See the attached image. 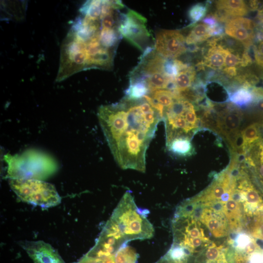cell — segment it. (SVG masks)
<instances>
[{
  "label": "cell",
  "mask_w": 263,
  "mask_h": 263,
  "mask_svg": "<svg viewBox=\"0 0 263 263\" xmlns=\"http://www.w3.org/2000/svg\"><path fill=\"white\" fill-rule=\"evenodd\" d=\"M97 117L112 155L124 169L146 170V155L162 114L145 97L99 107Z\"/></svg>",
  "instance_id": "1"
},
{
  "label": "cell",
  "mask_w": 263,
  "mask_h": 263,
  "mask_svg": "<svg viewBox=\"0 0 263 263\" xmlns=\"http://www.w3.org/2000/svg\"><path fill=\"white\" fill-rule=\"evenodd\" d=\"M102 29L98 20L78 19L73 22L60 47L57 81L81 71L112 68L113 52L102 45Z\"/></svg>",
  "instance_id": "2"
},
{
  "label": "cell",
  "mask_w": 263,
  "mask_h": 263,
  "mask_svg": "<svg viewBox=\"0 0 263 263\" xmlns=\"http://www.w3.org/2000/svg\"><path fill=\"white\" fill-rule=\"evenodd\" d=\"M103 229L123 243L150 239L154 233L153 225L139 212L130 191L124 193Z\"/></svg>",
  "instance_id": "3"
},
{
  "label": "cell",
  "mask_w": 263,
  "mask_h": 263,
  "mask_svg": "<svg viewBox=\"0 0 263 263\" xmlns=\"http://www.w3.org/2000/svg\"><path fill=\"white\" fill-rule=\"evenodd\" d=\"M11 188L22 201L49 208L61 202V198L55 187L51 184L30 178H10Z\"/></svg>",
  "instance_id": "4"
},
{
  "label": "cell",
  "mask_w": 263,
  "mask_h": 263,
  "mask_svg": "<svg viewBox=\"0 0 263 263\" xmlns=\"http://www.w3.org/2000/svg\"><path fill=\"white\" fill-rule=\"evenodd\" d=\"M147 19L136 11L129 9L121 14L118 20L119 33L132 44L142 51L147 47L150 34L147 28Z\"/></svg>",
  "instance_id": "5"
},
{
  "label": "cell",
  "mask_w": 263,
  "mask_h": 263,
  "mask_svg": "<svg viewBox=\"0 0 263 263\" xmlns=\"http://www.w3.org/2000/svg\"><path fill=\"white\" fill-rule=\"evenodd\" d=\"M154 49L163 57L175 59L186 52L185 38L178 30H162L156 34Z\"/></svg>",
  "instance_id": "6"
},
{
  "label": "cell",
  "mask_w": 263,
  "mask_h": 263,
  "mask_svg": "<svg viewBox=\"0 0 263 263\" xmlns=\"http://www.w3.org/2000/svg\"><path fill=\"white\" fill-rule=\"evenodd\" d=\"M256 32V23L247 18H233L225 22V34L242 43L248 50L254 43Z\"/></svg>",
  "instance_id": "7"
},
{
  "label": "cell",
  "mask_w": 263,
  "mask_h": 263,
  "mask_svg": "<svg viewBox=\"0 0 263 263\" xmlns=\"http://www.w3.org/2000/svg\"><path fill=\"white\" fill-rule=\"evenodd\" d=\"M242 113L238 108L227 107L218 114L217 131L228 140L233 148H236L237 139L239 135Z\"/></svg>",
  "instance_id": "8"
},
{
  "label": "cell",
  "mask_w": 263,
  "mask_h": 263,
  "mask_svg": "<svg viewBox=\"0 0 263 263\" xmlns=\"http://www.w3.org/2000/svg\"><path fill=\"white\" fill-rule=\"evenodd\" d=\"M19 244L34 263H65L57 251L42 241H24Z\"/></svg>",
  "instance_id": "9"
},
{
  "label": "cell",
  "mask_w": 263,
  "mask_h": 263,
  "mask_svg": "<svg viewBox=\"0 0 263 263\" xmlns=\"http://www.w3.org/2000/svg\"><path fill=\"white\" fill-rule=\"evenodd\" d=\"M217 11L213 15L219 22L247 14L248 5L242 0H220L215 2Z\"/></svg>",
  "instance_id": "10"
},
{
  "label": "cell",
  "mask_w": 263,
  "mask_h": 263,
  "mask_svg": "<svg viewBox=\"0 0 263 263\" xmlns=\"http://www.w3.org/2000/svg\"><path fill=\"white\" fill-rule=\"evenodd\" d=\"M245 152L246 162L263 192V137L252 145Z\"/></svg>",
  "instance_id": "11"
},
{
  "label": "cell",
  "mask_w": 263,
  "mask_h": 263,
  "mask_svg": "<svg viewBox=\"0 0 263 263\" xmlns=\"http://www.w3.org/2000/svg\"><path fill=\"white\" fill-rule=\"evenodd\" d=\"M207 45L208 47L203 60L198 64V67L223 70L225 64V49L218 43L214 38L209 40Z\"/></svg>",
  "instance_id": "12"
},
{
  "label": "cell",
  "mask_w": 263,
  "mask_h": 263,
  "mask_svg": "<svg viewBox=\"0 0 263 263\" xmlns=\"http://www.w3.org/2000/svg\"><path fill=\"white\" fill-rule=\"evenodd\" d=\"M200 222L206 225L215 238L223 237L228 233L227 221L224 213L205 207Z\"/></svg>",
  "instance_id": "13"
},
{
  "label": "cell",
  "mask_w": 263,
  "mask_h": 263,
  "mask_svg": "<svg viewBox=\"0 0 263 263\" xmlns=\"http://www.w3.org/2000/svg\"><path fill=\"white\" fill-rule=\"evenodd\" d=\"M145 80L140 76L130 75V85L125 92V97L131 100L143 98L149 94Z\"/></svg>",
  "instance_id": "14"
},
{
  "label": "cell",
  "mask_w": 263,
  "mask_h": 263,
  "mask_svg": "<svg viewBox=\"0 0 263 263\" xmlns=\"http://www.w3.org/2000/svg\"><path fill=\"white\" fill-rule=\"evenodd\" d=\"M229 100L234 105L239 107L251 106L254 100L252 88L241 86L229 94Z\"/></svg>",
  "instance_id": "15"
},
{
  "label": "cell",
  "mask_w": 263,
  "mask_h": 263,
  "mask_svg": "<svg viewBox=\"0 0 263 263\" xmlns=\"http://www.w3.org/2000/svg\"><path fill=\"white\" fill-rule=\"evenodd\" d=\"M196 72L192 66H188L179 72L174 79L176 91L180 94L190 89L194 81Z\"/></svg>",
  "instance_id": "16"
},
{
  "label": "cell",
  "mask_w": 263,
  "mask_h": 263,
  "mask_svg": "<svg viewBox=\"0 0 263 263\" xmlns=\"http://www.w3.org/2000/svg\"><path fill=\"white\" fill-rule=\"evenodd\" d=\"M210 37H211V35L209 26L204 23H199L194 25L187 36L186 44L188 46L197 45Z\"/></svg>",
  "instance_id": "17"
},
{
  "label": "cell",
  "mask_w": 263,
  "mask_h": 263,
  "mask_svg": "<svg viewBox=\"0 0 263 263\" xmlns=\"http://www.w3.org/2000/svg\"><path fill=\"white\" fill-rule=\"evenodd\" d=\"M242 142L241 149L243 152L245 151L261 137V131L258 122L253 123L246 127L241 132Z\"/></svg>",
  "instance_id": "18"
},
{
  "label": "cell",
  "mask_w": 263,
  "mask_h": 263,
  "mask_svg": "<svg viewBox=\"0 0 263 263\" xmlns=\"http://www.w3.org/2000/svg\"><path fill=\"white\" fill-rule=\"evenodd\" d=\"M167 148L175 154L187 156L193 153V148L190 139L186 138H177L166 145Z\"/></svg>",
  "instance_id": "19"
},
{
  "label": "cell",
  "mask_w": 263,
  "mask_h": 263,
  "mask_svg": "<svg viewBox=\"0 0 263 263\" xmlns=\"http://www.w3.org/2000/svg\"><path fill=\"white\" fill-rule=\"evenodd\" d=\"M207 9L206 3H197L192 6L188 10V17L191 21V25L201 20L206 16Z\"/></svg>",
  "instance_id": "20"
},
{
  "label": "cell",
  "mask_w": 263,
  "mask_h": 263,
  "mask_svg": "<svg viewBox=\"0 0 263 263\" xmlns=\"http://www.w3.org/2000/svg\"><path fill=\"white\" fill-rule=\"evenodd\" d=\"M252 239L253 237L248 233L238 231L230 245L234 248L235 251L241 252Z\"/></svg>",
  "instance_id": "21"
},
{
  "label": "cell",
  "mask_w": 263,
  "mask_h": 263,
  "mask_svg": "<svg viewBox=\"0 0 263 263\" xmlns=\"http://www.w3.org/2000/svg\"><path fill=\"white\" fill-rule=\"evenodd\" d=\"M256 41L253 45V52L256 64L263 68V35L258 33Z\"/></svg>",
  "instance_id": "22"
},
{
  "label": "cell",
  "mask_w": 263,
  "mask_h": 263,
  "mask_svg": "<svg viewBox=\"0 0 263 263\" xmlns=\"http://www.w3.org/2000/svg\"><path fill=\"white\" fill-rule=\"evenodd\" d=\"M241 56L225 49V64L224 68L241 66Z\"/></svg>",
  "instance_id": "23"
},
{
  "label": "cell",
  "mask_w": 263,
  "mask_h": 263,
  "mask_svg": "<svg viewBox=\"0 0 263 263\" xmlns=\"http://www.w3.org/2000/svg\"><path fill=\"white\" fill-rule=\"evenodd\" d=\"M204 203L206 207H208L216 212L224 213L225 204L220 200L210 201Z\"/></svg>",
  "instance_id": "24"
},
{
  "label": "cell",
  "mask_w": 263,
  "mask_h": 263,
  "mask_svg": "<svg viewBox=\"0 0 263 263\" xmlns=\"http://www.w3.org/2000/svg\"><path fill=\"white\" fill-rule=\"evenodd\" d=\"M263 250H258L246 257L247 263H262Z\"/></svg>",
  "instance_id": "25"
},
{
  "label": "cell",
  "mask_w": 263,
  "mask_h": 263,
  "mask_svg": "<svg viewBox=\"0 0 263 263\" xmlns=\"http://www.w3.org/2000/svg\"><path fill=\"white\" fill-rule=\"evenodd\" d=\"M257 29L259 30L258 33L263 35V7L259 10L257 14Z\"/></svg>",
  "instance_id": "26"
},
{
  "label": "cell",
  "mask_w": 263,
  "mask_h": 263,
  "mask_svg": "<svg viewBox=\"0 0 263 263\" xmlns=\"http://www.w3.org/2000/svg\"><path fill=\"white\" fill-rule=\"evenodd\" d=\"M202 21L204 23L209 27L213 26L218 22L216 19L213 15H208Z\"/></svg>",
  "instance_id": "27"
},
{
  "label": "cell",
  "mask_w": 263,
  "mask_h": 263,
  "mask_svg": "<svg viewBox=\"0 0 263 263\" xmlns=\"http://www.w3.org/2000/svg\"><path fill=\"white\" fill-rule=\"evenodd\" d=\"M222 71L226 75L232 77L237 76L238 68L236 67L224 68Z\"/></svg>",
  "instance_id": "28"
},
{
  "label": "cell",
  "mask_w": 263,
  "mask_h": 263,
  "mask_svg": "<svg viewBox=\"0 0 263 263\" xmlns=\"http://www.w3.org/2000/svg\"><path fill=\"white\" fill-rule=\"evenodd\" d=\"M262 263H263V261H262Z\"/></svg>",
  "instance_id": "29"
}]
</instances>
